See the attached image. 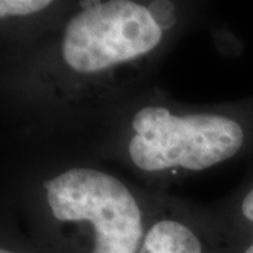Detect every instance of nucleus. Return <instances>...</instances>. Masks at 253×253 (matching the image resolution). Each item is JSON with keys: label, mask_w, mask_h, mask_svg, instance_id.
Wrapping results in <instances>:
<instances>
[{"label": "nucleus", "mask_w": 253, "mask_h": 253, "mask_svg": "<svg viewBox=\"0 0 253 253\" xmlns=\"http://www.w3.org/2000/svg\"><path fill=\"white\" fill-rule=\"evenodd\" d=\"M242 212H244L245 217L253 222V189L251 190L249 194L245 197L244 203H242ZM245 253H253V244L246 249V252Z\"/></svg>", "instance_id": "7"}, {"label": "nucleus", "mask_w": 253, "mask_h": 253, "mask_svg": "<svg viewBox=\"0 0 253 253\" xmlns=\"http://www.w3.org/2000/svg\"><path fill=\"white\" fill-rule=\"evenodd\" d=\"M46 200L56 219L89 221L94 226L91 253H136L142 238L141 210L114 176L71 169L45 181Z\"/></svg>", "instance_id": "2"}, {"label": "nucleus", "mask_w": 253, "mask_h": 253, "mask_svg": "<svg viewBox=\"0 0 253 253\" xmlns=\"http://www.w3.org/2000/svg\"><path fill=\"white\" fill-rule=\"evenodd\" d=\"M82 4L62 41L63 59L78 72H99L135 59L162 40V30L145 6L128 0Z\"/></svg>", "instance_id": "3"}, {"label": "nucleus", "mask_w": 253, "mask_h": 253, "mask_svg": "<svg viewBox=\"0 0 253 253\" xmlns=\"http://www.w3.org/2000/svg\"><path fill=\"white\" fill-rule=\"evenodd\" d=\"M135 135L129 156L148 172L180 166L203 170L232 158L244 144L241 126L224 116H173L163 107H145L132 120Z\"/></svg>", "instance_id": "1"}, {"label": "nucleus", "mask_w": 253, "mask_h": 253, "mask_svg": "<svg viewBox=\"0 0 253 253\" xmlns=\"http://www.w3.org/2000/svg\"><path fill=\"white\" fill-rule=\"evenodd\" d=\"M138 253H201V245L187 226L165 219L149 229Z\"/></svg>", "instance_id": "4"}, {"label": "nucleus", "mask_w": 253, "mask_h": 253, "mask_svg": "<svg viewBox=\"0 0 253 253\" xmlns=\"http://www.w3.org/2000/svg\"><path fill=\"white\" fill-rule=\"evenodd\" d=\"M0 253H14V252H10V251H6V249H1Z\"/></svg>", "instance_id": "8"}, {"label": "nucleus", "mask_w": 253, "mask_h": 253, "mask_svg": "<svg viewBox=\"0 0 253 253\" xmlns=\"http://www.w3.org/2000/svg\"><path fill=\"white\" fill-rule=\"evenodd\" d=\"M51 4L49 0H1L0 16H28L44 10Z\"/></svg>", "instance_id": "5"}, {"label": "nucleus", "mask_w": 253, "mask_h": 253, "mask_svg": "<svg viewBox=\"0 0 253 253\" xmlns=\"http://www.w3.org/2000/svg\"><path fill=\"white\" fill-rule=\"evenodd\" d=\"M146 9L162 31L174 24V6L170 1H154Z\"/></svg>", "instance_id": "6"}]
</instances>
